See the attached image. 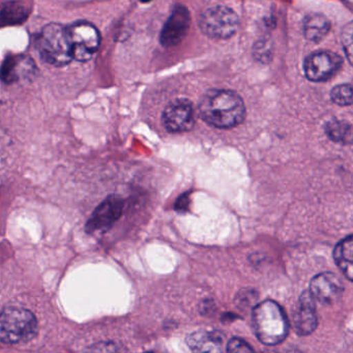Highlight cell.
<instances>
[{
    "label": "cell",
    "instance_id": "obj_8",
    "mask_svg": "<svg viewBox=\"0 0 353 353\" xmlns=\"http://www.w3.org/2000/svg\"><path fill=\"white\" fill-rule=\"evenodd\" d=\"M163 125L171 133H185L195 125V110L187 99H177L167 105L163 112Z\"/></svg>",
    "mask_w": 353,
    "mask_h": 353
},
{
    "label": "cell",
    "instance_id": "obj_20",
    "mask_svg": "<svg viewBox=\"0 0 353 353\" xmlns=\"http://www.w3.org/2000/svg\"><path fill=\"white\" fill-rule=\"evenodd\" d=\"M225 353H255V351L241 339L232 338L227 343Z\"/></svg>",
    "mask_w": 353,
    "mask_h": 353
},
{
    "label": "cell",
    "instance_id": "obj_15",
    "mask_svg": "<svg viewBox=\"0 0 353 353\" xmlns=\"http://www.w3.org/2000/svg\"><path fill=\"white\" fill-rule=\"evenodd\" d=\"M334 261L349 281L353 279V237L349 235L334 248Z\"/></svg>",
    "mask_w": 353,
    "mask_h": 353
},
{
    "label": "cell",
    "instance_id": "obj_5",
    "mask_svg": "<svg viewBox=\"0 0 353 353\" xmlns=\"http://www.w3.org/2000/svg\"><path fill=\"white\" fill-rule=\"evenodd\" d=\"M199 24L202 32L210 38L226 40L239 30V19L230 8L214 6L201 14Z\"/></svg>",
    "mask_w": 353,
    "mask_h": 353
},
{
    "label": "cell",
    "instance_id": "obj_12",
    "mask_svg": "<svg viewBox=\"0 0 353 353\" xmlns=\"http://www.w3.org/2000/svg\"><path fill=\"white\" fill-rule=\"evenodd\" d=\"M191 24L189 10L185 6L177 5L173 9L168 21L161 32V44L164 47H173L179 44L187 36Z\"/></svg>",
    "mask_w": 353,
    "mask_h": 353
},
{
    "label": "cell",
    "instance_id": "obj_6",
    "mask_svg": "<svg viewBox=\"0 0 353 353\" xmlns=\"http://www.w3.org/2000/svg\"><path fill=\"white\" fill-rule=\"evenodd\" d=\"M67 30L73 61L80 63L90 61L100 47L101 34L98 28L90 22L78 21L68 26Z\"/></svg>",
    "mask_w": 353,
    "mask_h": 353
},
{
    "label": "cell",
    "instance_id": "obj_22",
    "mask_svg": "<svg viewBox=\"0 0 353 353\" xmlns=\"http://www.w3.org/2000/svg\"><path fill=\"white\" fill-rule=\"evenodd\" d=\"M264 353H276V352H274V351H265V352Z\"/></svg>",
    "mask_w": 353,
    "mask_h": 353
},
{
    "label": "cell",
    "instance_id": "obj_18",
    "mask_svg": "<svg viewBox=\"0 0 353 353\" xmlns=\"http://www.w3.org/2000/svg\"><path fill=\"white\" fill-rule=\"evenodd\" d=\"M28 18L26 9L21 6L10 5L9 8H6L3 12H0V26H11V24L22 23Z\"/></svg>",
    "mask_w": 353,
    "mask_h": 353
},
{
    "label": "cell",
    "instance_id": "obj_7",
    "mask_svg": "<svg viewBox=\"0 0 353 353\" xmlns=\"http://www.w3.org/2000/svg\"><path fill=\"white\" fill-rule=\"evenodd\" d=\"M340 55L332 51H317L305 59L303 63L305 77L313 82L330 79L342 67Z\"/></svg>",
    "mask_w": 353,
    "mask_h": 353
},
{
    "label": "cell",
    "instance_id": "obj_1",
    "mask_svg": "<svg viewBox=\"0 0 353 353\" xmlns=\"http://www.w3.org/2000/svg\"><path fill=\"white\" fill-rule=\"evenodd\" d=\"M199 114L212 127L231 129L241 125L245 119V103L231 90H208L200 101Z\"/></svg>",
    "mask_w": 353,
    "mask_h": 353
},
{
    "label": "cell",
    "instance_id": "obj_3",
    "mask_svg": "<svg viewBox=\"0 0 353 353\" xmlns=\"http://www.w3.org/2000/svg\"><path fill=\"white\" fill-rule=\"evenodd\" d=\"M38 332V320L32 311L8 307L0 313V341L7 344L30 342Z\"/></svg>",
    "mask_w": 353,
    "mask_h": 353
},
{
    "label": "cell",
    "instance_id": "obj_9",
    "mask_svg": "<svg viewBox=\"0 0 353 353\" xmlns=\"http://www.w3.org/2000/svg\"><path fill=\"white\" fill-rule=\"evenodd\" d=\"M123 200L119 196L107 197L92 212L86 224L88 233L105 232L121 218L123 210Z\"/></svg>",
    "mask_w": 353,
    "mask_h": 353
},
{
    "label": "cell",
    "instance_id": "obj_23",
    "mask_svg": "<svg viewBox=\"0 0 353 353\" xmlns=\"http://www.w3.org/2000/svg\"><path fill=\"white\" fill-rule=\"evenodd\" d=\"M150 353H152V352H150Z\"/></svg>",
    "mask_w": 353,
    "mask_h": 353
},
{
    "label": "cell",
    "instance_id": "obj_17",
    "mask_svg": "<svg viewBox=\"0 0 353 353\" xmlns=\"http://www.w3.org/2000/svg\"><path fill=\"white\" fill-rule=\"evenodd\" d=\"M325 133L330 140L339 143L349 144L352 141V128L346 121L332 119L325 125Z\"/></svg>",
    "mask_w": 353,
    "mask_h": 353
},
{
    "label": "cell",
    "instance_id": "obj_21",
    "mask_svg": "<svg viewBox=\"0 0 353 353\" xmlns=\"http://www.w3.org/2000/svg\"><path fill=\"white\" fill-rule=\"evenodd\" d=\"M117 346L113 343L101 342L88 347L83 353H115Z\"/></svg>",
    "mask_w": 353,
    "mask_h": 353
},
{
    "label": "cell",
    "instance_id": "obj_19",
    "mask_svg": "<svg viewBox=\"0 0 353 353\" xmlns=\"http://www.w3.org/2000/svg\"><path fill=\"white\" fill-rule=\"evenodd\" d=\"M332 102L340 106H349L352 104V88L351 84H341L332 88L330 92Z\"/></svg>",
    "mask_w": 353,
    "mask_h": 353
},
{
    "label": "cell",
    "instance_id": "obj_4",
    "mask_svg": "<svg viewBox=\"0 0 353 353\" xmlns=\"http://www.w3.org/2000/svg\"><path fill=\"white\" fill-rule=\"evenodd\" d=\"M36 47L41 57L54 67H63L73 61L67 28L61 24H47L37 37Z\"/></svg>",
    "mask_w": 353,
    "mask_h": 353
},
{
    "label": "cell",
    "instance_id": "obj_13",
    "mask_svg": "<svg viewBox=\"0 0 353 353\" xmlns=\"http://www.w3.org/2000/svg\"><path fill=\"white\" fill-rule=\"evenodd\" d=\"M318 318L315 301L309 290L303 291L293 311V326L299 336H307L317 327Z\"/></svg>",
    "mask_w": 353,
    "mask_h": 353
},
{
    "label": "cell",
    "instance_id": "obj_16",
    "mask_svg": "<svg viewBox=\"0 0 353 353\" xmlns=\"http://www.w3.org/2000/svg\"><path fill=\"white\" fill-rule=\"evenodd\" d=\"M303 34L305 39L312 42H320L325 38L330 30L327 18L321 14L312 13L303 20Z\"/></svg>",
    "mask_w": 353,
    "mask_h": 353
},
{
    "label": "cell",
    "instance_id": "obj_10",
    "mask_svg": "<svg viewBox=\"0 0 353 353\" xmlns=\"http://www.w3.org/2000/svg\"><path fill=\"white\" fill-rule=\"evenodd\" d=\"M310 294L321 305H334L342 297L344 285L342 280L332 272H321L314 276L310 284Z\"/></svg>",
    "mask_w": 353,
    "mask_h": 353
},
{
    "label": "cell",
    "instance_id": "obj_2",
    "mask_svg": "<svg viewBox=\"0 0 353 353\" xmlns=\"http://www.w3.org/2000/svg\"><path fill=\"white\" fill-rule=\"evenodd\" d=\"M252 323L256 336L265 345L282 343L288 336V320L280 305L265 301L254 307Z\"/></svg>",
    "mask_w": 353,
    "mask_h": 353
},
{
    "label": "cell",
    "instance_id": "obj_11",
    "mask_svg": "<svg viewBox=\"0 0 353 353\" xmlns=\"http://www.w3.org/2000/svg\"><path fill=\"white\" fill-rule=\"evenodd\" d=\"M37 73L32 57L26 54L10 55L0 67V80L6 84L30 81Z\"/></svg>",
    "mask_w": 353,
    "mask_h": 353
},
{
    "label": "cell",
    "instance_id": "obj_14",
    "mask_svg": "<svg viewBox=\"0 0 353 353\" xmlns=\"http://www.w3.org/2000/svg\"><path fill=\"white\" fill-rule=\"evenodd\" d=\"M187 343L193 353H225L224 336L219 330H196L188 336Z\"/></svg>",
    "mask_w": 353,
    "mask_h": 353
}]
</instances>
